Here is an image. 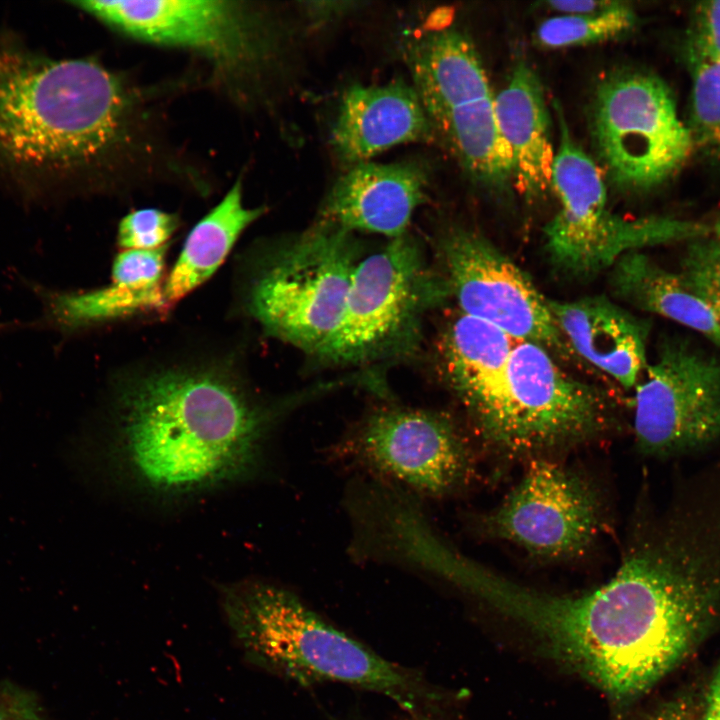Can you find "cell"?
I'll return each mask as SVG.
<instances>
[{
  "mask_svg": "<svg viewBox=\"0 0 720 720\" xmlns=\"http://www.w3.org/2000/svg\"><path fill=\"white\" fill-rule=\"evenodd\" d=\"M109 384L113 458L132 484L158 497L248 479L286 408L258 398L232 349L152 356Z\"/></svg>",
  "mask_w": 720,
  "mask_h": 720,
  "instance_id": "1",
  "label": "cell"
},
{
  "mask_svg": "<svg viewBox=\"0 0 720 720\" xmlns=\"http://www.w3.org/2000/svg\"><path fill=\"white\" fill-rule=\"evenodd\" d=\"M138 90L90 59H53L0 30V181L24 197L102 191L153 168Z\"/></svg>",
  "mask_w": 720,
  "mask_h": 720,
  "instance_id": "2",
  "label": "cell"
},
{
  "mask_svg": "<svg viewBox=\"0 0 720 720\" xmlns=\"http://www.w3.org/2000/svg\"><path fill=\"white\" fill-rule=\"evenodd\" d=\"M444 579L518 628L550 660L623 709L664 677L650 600L625 560L606 583L581 594L518 584L455 553Z\"/></svg>",
  "mask_w": 720,
  "mask_h": 720,
  "instance_id": "3",
  "label": "cell"
},
{
  "mask_svg": "<svg viewBox=\"0 0 720 720\" xmlns=\"http://www.w3.org/2000/svg\"><path fill=\"white\" fill-rule=\"evenodd\" d=\"M245 657L301 686L338 683L387 697L410 717L437 716L446 700L421 672L387 660L328 622L291 591L259 580L220 588Z\"/></svg>",
  "mask_w": 720,
  "mask_h": 720,
  "instance_id": "4",
  "label": "cell"
},
{
  "mask_svg": "<svg viewBox=\"0 0 720 720\" xmlns=\"http://www.w3.org/2000/svg\"><path fill=\"white\" fill-rule=\"evenodd\" d=\"M402 56L432 126L464 172L488 190L512 184L489 79L473 43L455 29L404 39Z\"/></svg>",
  "mask_w": 720,
  "mask_h": 720,
  "instance_id": "5",
  "label": "cell"
},
{
  "mask_svg": "<svg viewBox=\"0 0 720 720\" xmlns=\"http://www.w3.org/2000/svg\"><path fill=\"white\" fill-rule=\"evenodd\" d=\"M560 139L552 170L559 209L544 228L552 264L574 277L612 267L623 255L642 248L690 242L709 236L706 224L667 216L626 218L607 206L606 187L597 164L573 139L555 103Z\"/></svg>",
  "mask_w": 720,
  "mask_h": 720,
  "instance_id": "6",
  "label": "cell"
},
{
  "mask_svg": "<svg viewBox=\"0 0 720 720\" xmlns=\"http://www.w3.org/2000/svg\"><path fill=\"white\" fill-rule=\"evenodd\" d=\"M359 261L353 233L319 221L248 281L246 311L268 334L319 355L341 322Z\"/></svg>",
  "mask_w": 720,
  "mask_h": 720,
  "instance_id": "7",
  "label": "cell"
},
{
  "mask_svg": "<svg viewBox=\"0 0 720 720\" xmlns=\"http://www.w3.org/2000/svg\"><path fill=\"white\" fill-rule=\"evenodd\" d=\"M451 296L444 275L432 270L417 241L405 234L360 259L341 322L319 356L362 364L412 351L424 315Z\"/></svg>",
  "mask_w": 720,
  "mask_h": 720,
  "instance_id": "8",
  "label": "cell"
},
{
  "mask_svg": "<svg viewBox=\"0 0 720 720\" xmlns=\"http://www.w3.org/2000/svg\"><path fill=\"white\" fill-rule=\"evenodd\" d=\"M590 130L608 179L628 192L661 185L694 150L669 88L644 71L621 70L601 79L592 98Z\"/></svg>",
  "mask_w": 720,
  "mask_h": 720,
  "instance_id": "9",
  "label": "cell"
},
{
  "mask_svg": "<svg viewBox=\"0 0 720 720\" xmlns=\"http://www.w3.org/2000/svg\"><path fill=\"white\" fill-rule=\"evenodd\" d=\"M72 4L136 40L198 53L235 80L262 72L281 43L267 11L246 2L92 0Z\"/></svg>",
  "mask_w": 720,
  "mask_h": 720,
  "instance_id": "10",
  "label": "cell"
},
{
  "mask_svg": "<svg viewBox=\"0 0 720 720\" xmlns=\"http://www.w3.org/2000/svg\"><path fill=\"white\" fill-rule=\"evenodd\" d=\"M608 421V402L596 388L569 376L543 346L517 341L477 430L498 450L524 455L587 440Z\"/></svg>",
  "mask_w": 720,
  "mask_h": 720,
  "instance_id": "11",
  "label": "cell"
},
{
  "mask_svg": "<svg viewBox=\"0 0 720 720\" xmlns=\"http://www.w3.org/2000/svg\"><path fill=\"white\" fill-rule=\"evenodd\" d=\"M636 385L634 435L639 451L684 457L720 444V358L680 336L663 340Z\"/></svg>",
  "mask_w": 720,
  "mask_h": 720,
  "instance_id": "12",
  "label": "cell"
},
{
  "mask_svg": "<svg viewBox=\"0 0 720 720\" xmlns=\"http://www.w3.org/2000/svg\"><path fill=\"white\" fill-rule=\"evenodd\" d=\"M444 275L461 313L490 323L516 341L560 354L571 351L548 300L530 278L488 239L453 229L440 241Z\"/></svg>",
  "mask_w": 720,
  "mask_h": 720,
  "instance_id": "13",
  "label": "cell"
},
{
  "mask_svg": "<svg viewBox=\"0 0 720 720\" xmlns=\"http://www.w3.org/2000/svg\"><path fill=\"white\" fill-rule=\"evenodd\" d=\"M345 455L362 467L430 495L459 488L470 474L467 445L440 412L384 408L344 441Z\"/></svg>",
  "mask_w": 720,
  "mask_h": 720,
  "instance_id": "14",
  "label": "cell"
},
{
  "mask_svg": "<svg viewBox=\"0 0 720 720\" xmlns=\"http://www.w3.org/2000/svg\"><path fill=\"white\" fill-rule=\"evenodd\" d=\"M504 540L545 559L583 554L600 529V505L591 486L575 472L535 460L520 482L488 517Z\"/></svg>",
  "mask_w": 720,
  "mask_h": 720,
  "instance_id": "15",
  "label": "cell"
},
{
  "mask_svg": "<svg viewBox=\"0 0 720 720\" xmlns=\"http://www.w3.org/2000/svg\"><path fill=\"white\" fill-rule=\"evenodd\" d=\"M167 246L121 250L112 265L111 283L86 291L33 286L43 306L42 323L62 334L168 312L164 296Z\"/></svg>",
  "mask_w": 720,
  "mask_h": 720,
  "instance_id": "16",
  "label": "cell"
},
{
  "mask_svg": "<svg viewBox=\"0 0 720 720\" xmlns=\"http://www.w3.org/2000/svg\"><path fill=\"white\" fill-rule=\"evenodd\" d=\"M428 184V168L420 161L359 163L332 186L319 221L352 233L399 237L407 232L415 209L425 201Z\"/></svg>",
  "mask_w": 720,
  "mask_h": 720,
  "instance_id": "17",
  "label": "cell"
},
{
  "mask_svg": "<svg viewBox=\"0 0 720 720\" xmlns=\"http://www.w3.org/2000/svg\"><path fill=\"white\" fill-rule=\"evenodd\" d=\"M435 141L415 89L402 80L351 86L330 133L336 158L348 168L399 144Z\"/></svg>",
  "mask_w": 720,
  "mask_h": 720,
  "instance_id": "18",
  "label": "cell"
},
{
  "mask_svg": "<svg viewBox=\"0 0 720 720\" xmlns=\"http://www.w3.org/2000/svg\"><path fill=\"white\" fill-rule=\"evenodd\" d=\"M548 304L571 351L625 388L638 384L648 365L646 322L600 296Z\"/></svg>",
  "mask_w": 720,
  "mask_h": 720,
  "instance_id": "19",
  "label": "cell"
},
{
  "mask_svg": "<svg viewBox=\"0 0 720 720\" xmlns=\"http://www.w3.org/2000/svg\"><path fill=\"white\" fill-rule=\"evenodd\" d=\"M497 123L507 148L512 184L528 198L552 188L556 151L540 79L526 63H517L504 88L495 95Z\"/></svg>",
  "mask_w": 720,
  "mask_h": 720,
  "instance_id": "20",
  "label": "cell"
},
{
  "mask_svg": "<svg viewBox=\"0 0 720 720\" xmlns=\"http://www.w3.org/2000/svg\"><path fill=\"white\" fill-rule=\"evenodd\" d=\"M516 342L498 327L463 313L442 333L439 352L445 377L476 428L498 397Z\"/></svg>",
  "mask_w": 720,
  "mask_h": 720,
  "instance_id": "21",
  "label": "cell"
},
{
  "mask_svg": "<svg viewBox=\"0 0 720 720\" xmlns=\"http://www.w3.org/2000/svg\"><path fill=\"white\" fill-rule=\"evenodd\" d=\"M611 268V286L620 299L693 329L720 349V326L680 273L667 270L641 251L623 255Z\"/></svg>",
  "mask_w": 720,
  "mask_h": 720,
  "instance_id": "22",
  "label": "cell"
},
{
  "mask_svg": "<svg viewBox=\"0 0 720 720\" xmlns=\"http://www.w3.org/2000/svg\"><path fill=\"white\" fill-rule=\"evenodd\" d=\"M264 207L248 208L237 180L223 199L190 231L164 283L171 308L208 280L228 256L243 231L263 215Z\"/></svg>",
  "mask_w": 720,
  "mask_h": 720,
  "instance_id": "23",
  "label": "cell"
},
{
  "mask_svg": "<svg viewBox=\"0 0 720 720\" xmlns=\"http://www.w3.org/2000/svg\"><path fill=\"white\" fill-rule=\"evenodd\" d=\"M635 23L633 8L625 2L613 1L594 13L558 15L545 20L537 29L536 40L550 49L594 44L629 32Z\"/></svg>",
  "mask_w": 720,
  "mask_h": 720,
  "instance_id": "24",
  "label": "cell"
},
{
  "mask_svg": "<svg viewBox=\"0 0 720 720\" xmlns=\"http://www.w3.org/2000/svg\"><path fill=\"white\" fill-rule=\"evenodd\" d=\"M689 119L694 149L720 159V61L692 64Z\"/></svg>",
  "mask_w": 720,
  "mask_h": 720,
  "instance_id": "25",
  "label": "cell"
},
{
  "mask_svg": "<svg viewBox=\"0 0 720 720\" xmlns=\"http://www.w3.org/2000/svg\"><path fill=\"white\" fill-rule=\"evenodd\" d=\"M679 273L720 326V245L709 236L688 242Z\"/></svg>",
  "mask_w": 720,
  "mask_h": 720,
  "instance_id": "26",
  "label": "cell"
},
{
  "mask_svg": "<svg viewBox=\"0 0 720 720\" xmlns=\"http://www.w3.org/2000/svg\"><path fill=\"white\" fill-rule=\"evenodd\" d=\"M179 226L178 217L156 208L134 210L123 217L117 232L121 250H152L167 245Z\"/></svg>",
  "mask_w": 720,
  "mask_h": 720,
  "instance_id": "27",
  "label": "cell"
},
{
  "mask_svg": "<svg viewBox=\"0 0 720 720\" xmlns=\"http://www.w3.org/2000/svg\"><path fill=\"white\" fill-rule=\"evenodd\" d=\"M691 64L720 61V1L698 4L688 32Z\"/></svg>",
  "mask_w": 720,
  "mask_h": 720,
  "instance_id": "28",
  "label": "cell"
},
{
  "mask_svg": "<svg viewBox=\"0 0 720 720\" xmlns=\"http://www.w3.org/2000/svg\"><path fill=\"white\" fill-rule=\"evenodd\" d=\"M302 5L309 21L314 26H321L353 12L358 9L360 3L353 1H312L303 2Z\"/></svg>",
  "mask_w": 720,
  "mask_h": 720,
  "instance_id": "29",
  "label": "cell"
},
{
  "mask_svg": "<svg viewBox=\"0 0 720 720\" xmlns=\"http://www.w3.org/2000/svg\"><path fill=\"white\" fill-rule=\"evenodd\" d=\"M698 714L699 705L696 707L688 696H681L656 706L638 720H697Z\"/></svg>",
  "mask_w": 720,
  "mask_h": 720,
  "instance_id": "30",
  "label": "cell"
},
{
  "mask_svg": "<svg viewBox=\"0 0 720 720\" xmlns=\"http://www.w3.org/2000/svg\"><path fill=\"white\" fill-rule=\"evenodd\" d=\"M697 720H720V665L713 673L699 704Z\"/></svg>",
  "mask_w": 720,
  "mask_h": 720,
  "instance_id": "31",
  "label": "cell"
},
{
  "mask_svg": "<svg viewBox=\"0 0 720 720\" xmlns=\"http://www.w3.org/2000/svg\"><path fill=\"white\" fill-rule=\"evenodd\" d=\"M613 1L594 0H557L547 2L549 9L560 12V15H580L594 13L610 6Z\"/></svg>",
  "mask_w": 720,
  "mask_h": 720,
  "instance_id": "32",
  "label": "cell"
},
{
  "mask_svg": "<svg viewBox=\"0 0 720 720\" xmlns=\"http://www.w3.org/2000/svg\"><path fill=\"white\" fill-rule=\"evenodd\" d=\"M712 238L720 245V217L711 228Z\"/></svg>",
  "mask_w": 720,
  "mask_h": 720,
  "instance_id": "33",
  "label": "cell"
},
{
  "mask_svg": "<svg viewBox=\"0 0 720 720\" xmlns=\"http://www.w3.org/2000/svg\"><path fill=\"white\" fill-rule=\"evenodd\" d=\"M410 720H442L438 716H417L411 717Z\"/></svg>",
  "mask_w": 720,
  "mask_h": 720,
  "instance_id": "34",
  "label": "cell"
},
{
  "mask_svg": "<svg viewBox=\"0 0 720 720\" xmlns=\"http://www.w3.org/2000/svg\"><path fill=\"white\" fill-rule=\"evenodd\" d=\"M0 720H8V719H6V718H4L3 716L0 715Z\"/></svg>",
  "mask_w": 720,
  "mask_h": 720,
  "instance_id": "35",
  "label": "cell"
}]
</instances>
